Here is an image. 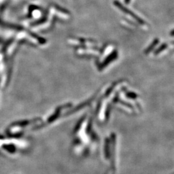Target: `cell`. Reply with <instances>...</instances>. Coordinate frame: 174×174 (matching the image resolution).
I'll list each match as a JSON object with an SVG mask.
<instances>
[{"instance_id": "cell-2", "label": "cell", "mask_w": 174, "mask_h": 174, "mask_svg": "<svg viewBox=\"0 0 174 174\" xmlns=\"http://www.w3.org/2000/svg\"><path fill=\"white\" fill-rule=\"evenodd\" d=\"M159 39L157 38H155L154 40H153L152 43L150 45V46L148 47L147 50H145L146 54H148V53H150L151 51H152V50L154 49L156 45L159 43Z\"/></svg>"}, {"instance_id": "cell-1", "label": "cell", "mask_w": 174, "mask_h": 174, "mask_svg": "<svg viewBox=\"0 0 174 174\" xmlns=\"http://www.w3.org/2000/svg\"><path fill=\"white\" fill-rule=\"evenodd\" d=\"M113 4L115 5V7H117L118 9H120L122 12H125V14H127L128 15H130V16L132 17L136 21H137L139 24H141V25H145V22L143 19L140 18L139 17H138L135 13H133V12H132V11H130V10H129L128 8H127V7H125L123 4L121 3L119 1H114V2H113Z\"/></svg>"}, {"instance_id": "cell-5", "label": "cell", "mask_w": 174, "mask_h": 174, "mask_svg": "<svg viewBox=\"0 0 174 174\" xmlns=\"http://www.w3.org/2000/svg\"><path fill=\"white\" fill-rule=\"evenodd\" d=\"M130 0H125V2L126 4H128L130 3Z\"/></svg>"}, {"instance_id": "cell-3", "label": "cell", "mask_w": 174, "mask_h": 174, "mask_svg": "<svg viewBox=\"0 0 174 174\" xmlns=\"http://www.w3.org/2000/svg\"><path fill=\"white\" fill-rule=\"evenodd\" d=\"M166 47H167V45H166V43H163V45H161V46L159 47L157 50H155V54H159L160 52H161L163 51V50H165Z\"/></svg>"}, {"instance_id": "cell-4", "label": "cell", "mask_w": 174, "mask_h": 174, "mask_svg": "<svg viewBox=\"0 0 174 174\" xmlns=\"http://www.w3.org/2000/svg\"><path fill=\"white\" fill-rule=\"evenodd\" d=\"M170 35L171 36H174V30H173V31L170 32Z\"/></svg>"}]
</instances>
